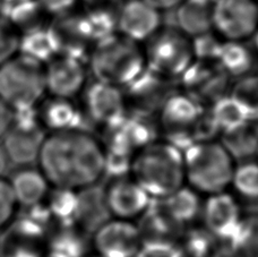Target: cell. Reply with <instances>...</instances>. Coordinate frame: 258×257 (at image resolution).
<instances>
[{
  "mask_svg": "<svg viewBox=\"0 0 258 257\" xmlns=\"http://www.w3.org/2000/svg\"><path fill=\"white\" fill-rule=\"evenodd\" d=\"M38 163L53 187L89 189L105 177V148L89 128L54 132L45 136Z\"/></svg>",
  "mask_w": 258,
  "mask_h": 257,
  "instance_id": "1",
  "label": "cell"
},
{
  "mask_svg": "<svg viewBox=\"0 0 258 257\" xmlns=\"http://www.w3.org/2000/svg\"><path fill=\"white\" fill-rule=\"evenodd\" d=\"M131 176L152 200H163L186 185L183 151L156 140L134 155Z\"/></svg>",
  "mask_w": 258,
  "mask_h": 257,
  "instance_id": "2",
  "label": "cell"
},
{
  "mask_svg": "<svg viewBox=\"0 0 258 257\" xmlns=\"http://www.w3.org/2000/svg\"><path fill=\"white\" fill-rule=\"evenodd\" d=\"M186 185L203 197L230 189L238 161L221 140L196 142L183 151Z\"/></svg>",
  "mask_w": 258,
  "mask_h": 257,
  "instance_id": "3",
  "label": "cell"
},
{
  "mask_svg": "<svg viewBox=\"0 0 258 257\" xmlns=\"http://www.w3.org/2000/svg\"><path fill=\"white\" fill-rule=\"evenodd\" d=\"M89 70L95 81L125 89L146 70L140 43L114 33L96 41L89 54Z\"/></svg>",
  "mask_w": 258,
  "mask_h": 257,
  "instance_id": "4",
  "label": "cell"
},
{
  "mask_svg": "<svg viewBox=\"0 0 258 257\" xmlns=\"http://www.w3.org/2000/svg\"><path fill=\"white\" fill-rule=\"evenodd\" d=\"M45 94L43 63L18 52L0 65V100L14 111L36 108Z\"/></svg>",
  "mask_w": 258,
  "mask_h": 257,
  "instance_id": "5",
  "label": "cell"
},
{
  "mask_svg": "<svg viewBox=\"0 0 258 257\" xmlns=\"http://www.w3.org/2000/svg\"><path fill=\"white\" fill-rule=\"evenodd\" d=\"M146 67L155 74L177 82L195 60L191 38L173 26H165L147 41Z\"/></svg>",
  "mask_w": 258,
  "mask_h": 257,
  "instance_id": "6",
  "label": "cell"
},
{
  "mask_svg": "<svg viewBox=\"0 0 258 257\" xmlns=\"http://www.w3.org/2000/svg\"><path fill=\"white\" fill-rule=\"evenodd\" d=\"M204 108L189 95L177 90L156 114L159 139L185 151L196 142L195 133Z\"/></svg>",
  "mask_w": 258,
  "mask_h": 257,
  "instance_id": "7",
  "label": "cell"
},
{
  "mask_svg": "<svg viewBox=\"0 0 258 257\" xmlns=\"http://www.w3.org/2000/svg\"><path fill=\"white\" fill-rule=\"evenodd\" d=\"M47 30L56 54L81 60L89 58L95 40L84 13L73 11L51 17Z\"/></svg>",
  "mask_w": 258,
  "mask_h": 257,
  "instance_id": "8",
  "label": "cell"
},
{
  "mask_svg": "<svg viewBox=\"0 0 258 257\" xmlns=\"http://www.w3.org/2000/svg\"><path fill=\"white\" fill-rule=\"evenodd\" d=\"M101 201L108 218L136 222L153 200L129 176L109 178L101 191Z\"/></svg>",
  "mask_w": 258,
  "mask_h": 257,
  "instance_id": "9",
  "label": "cell"
},
{
  "mask_svg": "<svg viewBox=\"0 0 258 257\" xmlns=\"http://www.w3.org/2000/svg\"><path fill=\"white\" fill-rule=\"evenodd\" d=\"M258 30L257 0H215L213 31L224 41H247Z\"/></svg>",
  "mask_w": 258,
  "mask_h": 257,
  "instance_id": "10",
  "label": "cell"
},
{
  "mask_svg": "<svg viewBox=\"0 0 258 257\" xmlns=\"http://www.w3.org/2000/svg\"><path fill=\"white\" fill-rule=\"evenodd\" d=\"M105 150L135 155L146 145L159 140L155 118L129 113L113 126L101 131Z\"/></svg>",
  "mask_w": 258,
  "mask_h": 257,
  "instance_id": "11",
  "label": "cell"
},
{
  "mask_svg": "<svg viewBox=\"0 0 258 257\" xmlns=\"http://www.w3.org/2000/svg\"><path fill=\"white\" fill-rule=\"evenodd\" d=\"M176 83L179 90L206 109L229 94L232 80L215 63L194 60Z\"/></svg>",
  "mask_w": 258,
  "mask_h": 257,
  "instance_id": "12",
  "label": "cell"
},
{
  "mask_svg": "<svg viewBox=\"0 0 258 257\" xmlns=\"http://www.w3.org/2000/svg\"><path fill=\"white\" fill-rule=\"evenodd\" d=\"M91 247L101 257H138L143 242L136 222L108 218L91 233Z\"/></svg>",
  "mask_w": 258,
  "mask_h": 257,
  "instance_id": "13",
  "label": "cell"
},
{
  "mask_svg": "<svg viewBox=\"0 0 258 257\" xmlns=\"http://www.w3.org/2000/svg\"><path fill=\"white\" fill-rule=\"evenodd\" d=\"M123 90L129 113L155 118L165 101L178 89L174 81L146 70Z\"/></svg>",
  "mask_w": 258,
  "mask_h": 257,
  "instance_id": "14",
  "label": "cell"
},
{
  "mask_svg": "<svg viewBox=\"0 0 258 257\" xmlns=\"http://www.w3.org/2000/svg\"><path fill=\"white\" fill-rule=\"evenodd\" d=\"M83 98V112L87 121L100 131L113 126L128 114L123 90L103 82L94 81L86 85Z\"/></svg>",
  "mask_w": 258,
  "mask_h": 257,
  "instance_id": "15",
  "label": "cell"
},
{
  "mask_svg": "<svg viewBox=\"0 0 258 257\" xmlns=\"http://www.w3.org/2000/svg\"><path fill=\"white\" fill-rule=\"evenodd\" d=\"M242 205L230 190L204 197L200 224L216 240L230 241L240 224Z\"/></svg>",
  "mask_w": 258,
  "mask_h": 257,
  "instance_id": "16",
  "label": "cell"
},
{
  "mask_svg": "<svg viewBox=\"0 0 258 257\" xmlns=\"http://www.w3.org/2000/svg\"><path fill=\"white\" fill-rule=\"evenodd\" d=\"M44 74L48 94L73 100L84 92L89 70L84 60L56 54L44 65Z\"/></svg>",
  "mask_w": 258,
  "mask_h": 257,
  "instance_id": "17",
  "label": "cell"
},
{
  "mask_svg": "<svg viewBox=\"0 0 258 257\" xmlns=\"http://www.w3.org/2000/svg\"><path fill=\"white\" fill-rule=\"evenodd\" d=\"M161 27L162 13L145 0H123L119 7L117 33L134 42H147Z\"/></svg>",
  "mask_w": 258,
  "mask_h": 257,
  "instance_id": "18",
  "label": "cell"
},
{
  "mask_svg": "<svg viewBox=\"0 0 258 257\" xmlns=\"http://www.w3.org/2000/svg\"><path fill=\"white\" fill-rule=\"evenodd\" d=\"M45 136L41 125L31 128L13 125L4 137L3 148L8 161L21 168L38 162Z\"/></svg>",
  "mask_w": 258,
  "mask_h": 257,
  "instance_id": "19",
  "label": "cell"
},
{
  "mask_svg": "<svg viewBox=\"0 0 258 257\" xmlns=\"http://www.w3.org/2000/svg\"><path fill=\"white\" fill-rule=\"evenodd\" d=\"M204 197L183 185L163 200L154 201L162 212L182 229L200 223Z\"/></svg>",
  "mask_w": 258,
  "mask_h": 257,
  "instance_id": "20",
  "label": "cell"
},
{
  "mask_svg": "<svg viewBox=\"0 0 258 257\" xmlns=\"http://www.w3.org/2000/svg\"><path fill=\"white\" fill-rule=\"evenodd\" d=\"M143 246L176 245L183 229L173 223L153 201L149 210L137 220Z\"/></svg>",
  "mask_w": 258,
  "mask_h": 257,
  "instance_id": "21",
  "label": "cell"
},
{
  "mask_svg": "<svg viewBox=\"0 0 258 257\" xmlns=\"http://www.w3.org/2000/svg\"><path fill=\"white\" fill-rule=\"evenodd\" d=\"M39 116L40 121L51 133L87 128L84 112L73 100L51 96L43 103Z\"/></svg>",
  "mask_w": 258,
  "mask_h": 257,
  "instance_id": "22",
  "label": "cell"
},
{
  "mask_svg": "<svg viewBox=\"0 0 258 257\" xmlns=\"http://www.w3.org/2000/svg\"><path fill=\"white\" fill-rule=\"evenodd\" d=\"M214 2L215 0H182L176 8L178 29L189 38L213 31Z\"/></svg>",
  "mask_w": 258,
  "mask_h": 257,
  "instance_id": "23",
  "label": "cell"
},
{
  "mask_svg": "<svg viewBox=\"0 0 258 257\" xmlns=\"http://www.w3.org/2000/svg\"><path fill=\"white\" fill-rule=\"evenodd\" d=\"M246 41H223L216 65L230 80L252 74L258 58L251 45Z\"/></svg>",
  "mask_w": 258,
  "mask_h": 257,
  "instance_id": "24",
  "label": "cell"
},
{
  "mask_svg": "<svg viewBox=\"0 0 258 257\" xmlns=\"http://www.w3.org/2000/svg\"><path fill=\"white\" fill-rule=\"evenodd\" d=\"M11 187L17 204L24 208L44 203L50 183L41 170L24 167L13 174Z\"/></svg>",
  "mask_w": 258,
  "mask_h": 257,
  "instance_id": "25",
  "label": "cell"
},
{
  "mask_svg": "<svg viewBox=\"0 0 258 257\" xmlns=\"http://www.w3.org/2000/svg\"><path fill=\"white\" fill-rule=\"evenodd\" d=\"M0 16L5 18L20 35L42 29L48 24L47 14L38 0H20L3 3Z\"/></svg>",
  "mask_w": 258,
  "mask_h": 257,
  "instance_id": "26",
  "label": "cell"
},
{
  "mask_svg": "<svg viewBox=\"0 0 258 257\" xmlns=\"http://www.w3.org/2000/svg\"><path fill=\"white\" fill-rule=\"evenodd\" d=\"M91 235L77 223L58 224L49 239V251L64 257H83L89 253Z\"/></svg>",
  "mask_w": 258,
  "mask_h": 257,
  "instance_id": "27",
  "label": "cell"
},
{
  "mask_svg": "<svg viewBox=\"0 0 258 257\" xmlns=\"http://www.w3.org/2000/svg\"><path fill=\"white\" fill-rule=\"evenodd\" d=\"M230 191L242 204H258V162L243 160L234 169Z\"/></svg>",
  "mask_w": 258,
  "mask_h": 257,
  "instance_id": "28",
  "label": "cell"
},
{
  "mask_svg": "<svg viewBox=\"0 0 258 257\" xmlns=\"http://www.w3.org/2000/svg\"><path fill=\"white\" fill-rule=\"evenodd\" d=\"M218 240L201 226H194L183 229L176 242L177 257H211L212 251Z\"/></svg>",
  "mask_w": 258,
  "mask_h": 257,
  "instance_id": "29",
  "label": "cell"
},
{
  "mask_svg": "<svg viewBox=\"0 0 258 257\" xmlns=\"http://www.w3.org/2000/svg\"><path fill=\"white\" fill-rule=\"evenodd\" d=\"M45 203L50 215L57 224L76 223L80 211V191L54 187L49 191Z\"/></svg>",
  "mask_w": 258,
  "mask_h": 257,
  "instance_id": "30",
  "label": "cell"
},
{
  "mask_svg": "<svg viewBox=\"0 0 258 257\" xmlns=\"http://www.w3.org/2000/svg\"><path fill=\"white\" fill-rule=\"evenodd\" d=\"M220 134L231 132L247 121L249 114L229 94L206 108Z\"/></svg>",
  "mask_w": 258,
  "mask_h": 257,
  "instance_id": "31",
  "label": "cell"
},
{
  "mask_svg": "<svg viewBox=\"0 0 258 257\" xmlns=\"http://www.w3.org/2000/svg\"><path fill=\"white\" fill-rule=\"evenodd\" d=\"M18 52L45 65L56 56L47 26L21 35Z\"/></svg>",
  "mask_w": 258,
  "mask_h": 257,
  "instance_id": "32",
  "label": "cell"
},
{
  "mask_svg": "<svg viewBox=\"0 0 258 257\" xmlns=\"http://www.w3.org/2000/svg\"><path fill=\"white\" fill-rule=\"evenodd\" d=\"M230 242L239 257H258V212L243 214Z\"/></svg>",
  "mask_w": 258,
  "mask_h": 257,
  "instance_id": "33",
  "label": "cell"
},
{
  "mask_svg": "<svg viewBox=\"0 0 258 257\" xmlns=\"http://www.w3.org/2000/svg\"><path fill=\"white\" fill-rule=\"evenodd\" d=\"M229 95L246 110L249 117L258 113V73L234 80Z\"/></svg>",
  "mask_w": 258,
  "mask_h": 257,
  "instance_id": "34",
  "label": "cell"
},
{
  "mask_svg": "<svg viewBox=\"0 0 258 257\" xmlns=\"http://www.w3.org/2000/svg\"><path fill=\"white\" fill-rule=\"evenodd\" d=\"M223 41L224 40L220 38L214 31L191 38L192 52L195 60L207 63H215L216 65V60H218Z\"/></svg>",
  "mask_w": 258,
  "mask_h": 257,
  "instance_id": "35",
  "label": "cell"
},
{
  "mask_svg": "<svg viewBox=\"0 0 258 257\" xmlns=\"http://www.w3.org/2000/svg\"><path fill=\"white\" fill-rule=\"evenodd\" d=\"M21 35L0 16V65L18 53Z\"/></svg>",
  "mask_w": 258,
  "mask_h": 257,
  "instance_id": "36",
  "label": "cell"
},
{
  "mask_svg": "<svg viewBox=\"0 0 258 257\" xmlns=\"http://www.w3.org/2000/svg\"><path fill=\"white\" fill-rule=\"evenodd\" d=\"M134 155L105 150V177L117 178L129 176Z\"/></svg>",
  "mask_w": 258,
  "mask_h": 257,
  "instance_id": "37",
  "label": "cell"
},
{
  "mask_svg": "<svg viewBox=\"0 0 258 257\" xmlns=\"http://www.w3.org/2000/svg\"><path fill=\"white\" fill-rule=\"evenodd\" d=\"M17 202L9 181L0 178V230L11 221L15 213Z\"/></svg>",
  "mask_w": 258,
  "mask_h": 257,
  "instance_id": "38",
  "label": "cell"
},
{
  "mask_svg": "<svg viewBox=\"0 0 258 257\" xmlns=\"http://www.w3.org/2000/svg\"><path fill=\"white\" fill-rule=\"evenodd\" d=\"M47 16L54 17L75 11L81 0H38Z\"/></svg>",
  "mask_w": 258,
  "mask_h": 257,
  "instance_id": "39",
  "label": "cell"
},
{
  "mask_svg": "<svg viewBox=\"0 0 258 257\" xmlns=\"http://www.w3.org/2000/svg\"><path fill=\"white\" fill-rule=\"evenodd\" d=\"M138 257H177L176 245L172 246H143Z\"/></svg>",
  "mask_w": 258,
  "mask_h": 257,
  "instance_id": "40",
  "label": "cell"
},
{
  "mask_svg": "<svg viewBox=\"0 0 258 257\" xmlns=\"http://www.w3.org/2000/svg\"><path fill=\"white\" fill-rule=\"evenodd\" d=\"M14 110L0 100V139H4L13 126Z\"/></svg>",
  "mask_w": 258,
  "mask_h": 257,
  "instance_id": "41",
  "label": "cell"
},
{
  "mask_svg": "<svg viewBox=\"0 0 258 257\" xmlns=\"http://www.w3.org/2000/svg\"><path fill=\"white\" fill-rule=\"evenodd\" d=\"M211 257H239L236 249L233 248L230 241H219L216 242Z\"/></svg>",
  "mask_w": 258,
  "mask_h": 257,
  "instance_id": "42",
  "label": "cell"
},
{
  "mask_svg": "<svg viewBox=\"0 0 258 257\" xmlns=\"http://www.w3.org/2000/svg\"><path fill=\"white\" fill-rule=\"evenodd\" d=\"M145 2L149 3L151 6L155 7L161 13H163L176 9L182 0H145Z\"/></svg>",
  "mask_w": 258,
  "mask_h": 257,
  "instance_id": "43",
  "label": "cell"
},
{
  "mask_svg": "<svg viewBox=\"0 0 258 257\" xmlns=\"http://www.w3.org/2000/svg\"><path fill=\"white\" fill-rule=\"evenodd\" d=\"M8 158L6 153H5V150L2 145H0V178L3 177V174L7 171L8 168Z\"/></svg>",
  "mask_w": 258,
  "mask_h": 257,
  "instance_id": "44",
  "label": "cell"
},
{
  "mask_svg": "<svg viewBox=\"0 0 258 257\" xmlns=\"http://www.w3.org/2000/svg\"><path fill=\"white\" fill-rule=\"evenodd\" d=\"M251 40H252L251 47H252V49H254V51H255L256 56L258 58V30L256 31V33L254 34V36H252Z\"/></svg>",
  "mask_w": 258,
  "mask_h": 257,
  "instance_id": "45",
  "label": "cell"
},
{
  "mask_svg": "<svg viewBox=\"0 0 258 257\" xmlns=\"http://www.w3.org/2000/svg\"><path fill=\"white\" fill-rule=\"evenodd\" d=\"M44 257H64V256H61V255H58V254H54V253H51V251H49L47 256Z\"/></svg>",
  "mask_w": 258,
  "mask_h": 257,
  "instance_id": "46",
  "label": "cell"
},
{
  "mask_svg": "<svg viewBox=\"0 0 258 257\" xmlns=\"http://www.w3.org/2000/svg\"><path fill=\"white\" fill-rule=\"evenodd\" d=\"M83 257H101V256L96 255L95 253H87L85 256H83Z\"/></svg>",
  "mask_w": 258,
  "mask_h": 257,
  "instance_id": "47",
  "label": "cell"
},
{
  "mask_svg": "<svg viewBox=\"0 0 258 257\" xmlns=\"http://www.w3.org/2000/svg\"><path fill=\"white\" fill-rule=\"evenodd\" d=\"M3 3H13V2H20V0H2Z\"/></svg>",
  "mask_w": 258,
  "mask_h": 257,
  "instance_id": "48",
  "label": "cell"
},
{
  "mask_svg": "<svg viewBox=\"0 0 258 257\" xmlns=\"http://www.w3.org/2000/svg\"><path fill=\"white\" fill-rule=\"evenodd\" d=\"M255 157H256V158H255V160H256V161L258 162V149H257V152H256V155H255Z\"/></svg>",
  "mask_w": 258,
  "mask_h": 257,
  "instance_id": "49",
  "label": "cell"
},
{
  "mask_svg": "<svg viewBox=\"0 0 258 257\" xmlns=\"http://www.w3.org/2000/svg\"><path fill=\"white\" fill-rule=\"evenodd\" d=\"M2 7H3V2L0 0V13H2Z\"/></svg>",
  "mask_w": 258,
  "mask_h": 257,
  "instance_id": "50",
  "label": "cell"
},
{
  "mask_svg": "<svg viewBox=\"0 0 258 257\" xmlns=\"http://www.w3.org/2000/svg\"><path fill=\"white\" fill-rule=\"evenodd\" d=\"M257 4H258V0H257Z\"/></svg>",
  "mask_w": 258,
  "mask_h": 257,
  "instance_id": "51",
  "label": "cell"
}]
</instances>
